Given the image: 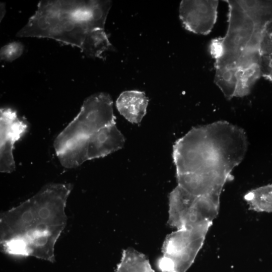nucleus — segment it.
<instances>
[{
    "mask_svg": "<svg viewBox=\"0 0 272 272\" xmlns=\"http://www.w3.org/2000/svg\"><path fill=\"white\" fill-rule=\"evenodd\" d=\"M228 5L226 34L212 40L214 82L229 100L249 95L261 77L260 48L272 21V1H224Z\"/></svg>",
    "mask_w": 272,
    "mask_h": 272,
    "instance_id": "nucleus-1",
    "label": "nucleus"
},
{
    "mask_svg": "<svg viewBox=\"0 0 272 272\" xmlns=\"http://www.w3.org/2000/svg\"><path fill=\"white\" fill-rule=\"evenodd\" d=\"M248 142L244 130L220 120L194 127L177 140L172 157L176 173H218L232 176L245 157Z\"/></svg>",
    "mask_w": 272,
    "mask_h": 272,
    "instance_id": "nucleus-2",
    "label": "nucleus"
},
{
    "mask_svg": "<svg viewBox=\"0 0 272 272\" xmlns=\"http://www.w3.org/2000/svg\"><path fill=\"white\" fill-rule=\"evenodd\" d=\"M110 1H41L21 37L47 38L82 49L88 34L104 29Z\"/></svg>",
    "mask_w": 272,
    "mask_h": 272,
    "instance_id": "nucleus-3",
    "label": "nucleus"
},
{
    "mask_svg": "<svg viewBox=\"0 0 272 272\" xmlns=\"http://www.w3.org/2000/svg\"><path fill=\"white\" fill-rule=\"evenodd\" d=\"M115 119L113 102L108 94L98 93L89 96L84 101L76 117L55 138L56 154L70 144L115 123Z\"/></svg>",
    "mask_w": 272,
    "mask_h": 272,
    "instance_id": "nucleus-4",
    "label": "nucleus"
},
{
    "mask_svg": "<svg viewBox=\"0 0 272 272\" xmlns=\"http://www.w3.org/2000/svg\"><path fill=\"white\" fill-rule=\"evenodd\" d=\"M220 197L194 195L177 185L169 195V225L176 229L212 226L219 213Z\"/></svg>",
    "mask_w": 272,
    "mask_h": 272,
    "instance_id": "nucleus-5",
    "label": "nucleus"
},
{
    "mask_svg": "<svg viewBox=\"0 0 272 272\" xmlns=\"http://www.w3.org/2000/svg\"><path fill=\"white\" fill-rule=\"evenodd\" d=\"M211 226L181 228L168 235L158 262L162 272H186L202 248Z\"/></svg>",
    "mask_w": 272,
    "mask_h": 272,
    "instance_id": "nucleus-6",
    "label": "nucleus"
},
{
    "mask_svg": "<svg viewBox=\"0 0 272 272\" xmlns=\"http://www.w3.org/2000/svg\"><path fill=\"white\" fill-rule=\"evenodd\" d=\"M124 143V137L115 123L70 144L56 155L64 167L72 168L87 160L117 151L123 147Z\"/></svg>",
    "mask_w": 272,
    "mask_h": 272,
    "instance_id": "nucleus-7",
    "label": "nucleus"
},
{
    "mask_svg": "<svg viewBox=\"0 0 272 272\" xmlns=\"http://www.w3.org/2000/svg\"><path fill=\"white\" fill-rule=\"evenodd\" d=\"M26 122L20 119L15 110L2 108L0 110V168L2 172H11L15 168L13 154L15 143L26 133Z\"/></svg>",
    "mask_w": 272,
    "mask_h": 272,
    "instance_id": "nucleus-8",
    "label": "nucleus"
},
{
    "mask_svg": "<svg viewBox=\"0 0 272 272\" xmlns=\"http://www.w3.org/2000/svg\"><path fill=\"white\" fill-rule=\"evenodd\" d=\"M218 1L183 0L179 6V18L187 30L208 35L216 23Z\"/></svg>",
    "mask_w": 272,
    "mask_h": 272,
    "instance_id": "nucleus-9",
    "label": "nucleus"
},
{
    "mask_svg": "<svg viewBox=\"0 0 272 272\" xmlns=\"http://www.w3.org/2000/svg\"><path fill=\"white\" fill-rule=\"evenodd\" d=\"M178 185L196 196H219L232 176L218 173L177 174Z\"/></svg>",
    "mask_w": 272,
    "mask_h": 272,
    "instance_id": "nucleus-10",
    "label": "nucleus"
},
{
    "mask_svg": "<svg viewBox=\"0 0 272 272\" xmlns=\"http://www.w3.org/2000/svg\"><path fill=\"white\" fill-rule=\"evenodd\" d=\"M148 105V98L145 93L137 90L123 92L116 102L120 114L134 124L141 122L146 113Z\"/></svg>",
    "mask_w": 272,
    "mask_h": 272,
    "instance_id": "nucleus-11",
    "label": "nucleus"
},
{
    "mask_svg": "<svg viewBox=\"0 0 272 272\" xmlns=\"http://www.w3.org/2000/svg\"><path fill=\"white\" fill-rule=\"evenodd\" d=\"M115 272H155L148 258L142 253L131 249L123 251L120 262Z\"/></svg>",
    "mask_w": 272,
    "mask_h": 272,
    "instance_id": "nucleus-12",
    "label": "nucleus"
},
{
    "mask_svg": "<svg viewBox=\"0 0 272 272\" xmlns=\"http://www.w3.org/2000/svg\"><path fill=\"white\" fill-rule=\"evenodd\" d=\"M111 47L104 29H97L88 34L81 50L88 56L102 58V53Z\"/></svg>",
    "mask_w": 272,
    "mask_h": 272,
    "instance_id": "nucleus-13",
    "label": "nucleus"
},
{
    "mask_svg": "<svg viewBox=\"0 0 272 272\" xmlns=\"http://www.w3.org/2000/svg\"><path fill=\"white\" fill-rule=\"evenodd\" d=\"M260 53L261 76L272 84V21L263 33Z\"/></svg>",
    "mask_w": 272,
    "mask_h": 272,
    "instance_id": "nucleus-14",
    "label": "nucleus"
},
{
    "mask_svg": "<svg viewBox=\"0 0 272 272\" xmlns=\"http://www.w3.org/2000/svg\"><path fill=\"white\" fill-rule=\"evenodd\" d=\"M23 49L24 46L20 42L10 43L1 48V59L7 61H12L22 55Z\"/></svg>",
    "mask_w": 272,
    "mask_h": 272,
    "instance_id": "nucleus-15",
    "label": "nucleus"
},
{
    "mask_svg": "<svg viewBox=\"0 0 272 272\" xmlns=\"http://www.w3.org/2000/svg\"><path fill=\"white\" fill-rule=\"evenodd\" d=\"M12 250L15 253H23L24 248V243L20 240H15L12 241L11 243Z\"/></svg>",
    "mask_w": 272,
    "mask_h": 272,
    "instance_id": "nucleus-16",
    "label": "nucleus"
},
{
    "mask_svg": "<svg viewBox=\"0 0 272 272\" xmlns=\"http://www.w3.org/2000/svg\"><path fill=\"white\" fill-rule=\"evenodd\" d=\"M38 215L40 218L45 220L49 217L50 212L48 208L43 207L39 210Z\"/></svg>",
    "mask_w": 272,
    "mask_h": 272,
    "instance_id": "nucleus-17",
    "label": "nucleus"
},
{
    "mask_svg": "<svg viewBox=\"0 0 272 272\" xmlns=\"http://www.w3.org/2000/svg\"><path fill=\"white\" fill-rule=\"evenodd\" d=\"M21 219L23 222L25 223H30L33 219V216L32 212L30 211L24 212L22 215Z\"/></svg>",
    "mask_w": 272,
    "mask_h": 272,
    "instance_id": "nucleus-18",
    "label": "nucleus"
},
{
    "mask_svg": "<svg viewBox=\"0 0 272 272\" xmlns=\"http://www.w3.org/2000/svg\"><path fill=\"white\" fill-rule=\"evenodd\" d=\"M47 239L45 237L40 236L38 237L36 240V243L37 245H42L46 243Z\"/></svg>",
    "mask_w": 272,
    "mask_h": 272,
    "instance_id": "nucleus-19",
    "label": "nucleus"
},
{
    "mask_svg": "<svg viewBox=\"0 0 272 272\" xmlns=\"http://www.w3.org/2000/svg\"><path fill=\"white\" fill-rule=\"evenodd\" d=\"M47 226L45 224L42 223L38 225V226H37V230L40 232L43 233L44 231L46 230Z\"/></svg>",
    "mask_w": 272,
    "mask_h": 272,
    "instance_id": "nucleus-20",
    "label": "nucleus"
},
{
    "mask_svg": "<svg viewBox=\"0 0 272 272\" xmlns=\"http://www.w3.org/2000/svg\"><path fill=\"white\" fill-rule=\"evenodd\" d=\"M6 13L5 6L3 3H1V20H2Z\"/></svg>",
    "mask_w": 272,
    "mask_h": 272,
    "instance_id": "nucleus-21",
    "label": "nucleus"
}]
</instances>
